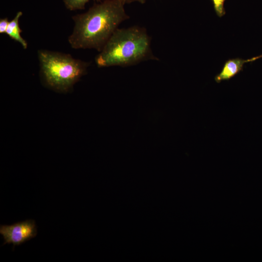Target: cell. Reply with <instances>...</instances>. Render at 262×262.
<instances>
[{
    "label": "cell",
    "instance_id": "1",
    "mask_svg": "<svg viewBox=\"0 0 262 262\" xmlns=\"http://www.w3.org/2000/svg\"><path fill=\"white\" fill-rule=\"evenodd\" d=\"M124 4L121 0H105L73 16L74 27L68 38L71 48L100 52L118 26L129 18Z\"/></svg>",
    "mask_w": 262,
    "mask_h": 262
},
{
    "label": "cell",
    "instance_id": "2",
    "mask_svg": "<svg viewBox=\"0 0 262 262\" xmlns=\"http://www.w3.org/2000/svg\"><path fill=\"white\" fill-rule=\"evenodd\" d=\"M158 59L152 52L146 30L135 26L117 28L95 57V62L98 67L127 66Z\"/></svg>",
    "mask_w": 262,
    "mask_h": 262
},
{
    "label": "cell",
    "instance_id": "3",
    "mask_svg": "<svg viewBox=\"0 0 262 262\" xmlns=\"http://www.w3.org/2000/svg\"><path fill=\"white\" fill-rule=\"evenodd\" d=\"M40 73L46 86L60 92H67L87 72L89 64L69 54L39 49Z\"/></svg>",
    "mask_w": 262,
    "mask_h": 262
},
{
    "label": "cell",
    "instance_id": "4",
    "mask_svg": "<svg viewBox=\"0 0 262 262\" xmlns=\"http://www.w3.org/2000/svg\"><path fill=\"white\" fill-rule=\"evenodd\" d=\"M37 227L32 219L17 222L11 225H0V234L3 238L1 246L12 244L19 246L35 237L37 234Z\"/></svg>",
    "mask_w": 262,
    "mask_h": 262
},
{
    "label": "cell",
    "instance_id": "5",
    "mask_svg": "<svg viewBox=\"0 0 262 262\" xmlns=\"http://www.w3.org/2000/svg\"><path fill=\"white\" fill-rule=\"evenodd\" d=\"M246 63L247 60L239 58L229 59L225 62L221 71L215 77V82L220 83L222 81L230 80L243 70Z\"/></svg>",
    "mask_w": 262,
    "mask_h": 262
},
{
    "label": "cell",
    "instance_id": "6",
    "mask_svg": "<svg viewBox=\"0 0 262 262\" xmlns=\"http://www.w3.org/2000/svg\"><path fill=\"white\" fill-rule=\"evenodd\" d=\"M22 15L21 11H19L16 14L14 18L9 21L5 33L12 39L20 44L24 49H26L28 44L20 34L22 30L19 26V19Z\"/></svg>",
    "mask_w": 262,
    "mask_h": 262
},
{
    "label": "cell",
    "instance_id": "7",
    "mask_svg": "<svg viewBox=\"0 0 262 262\" xmlns=\"http://www.w3.org/2000/svg\"><path fill=\"white\" fill-rule=\"evenodd\" d=\"M89 0H63L66 8L70 11L84 9L85 4ZM93 0L100 2V0Z\"/></svg>",
    "mask_w": 262,
    "mask_h": 262
},
{
    "label": "cell",
    "instance_id": "8",
    "mask_svg": "<svg viewBox=\"0 0 262 262\" xmlns=\"http://www.w3.org/2000/svg\"><path fill=\"white\" fill-rule=\"evenodd\" d=\"M226 0H212L214 10L219 17H221L226 14L224 4Z\"/></svg>",
    "mask_w": 262,
    "mask_h": 262
},
{
    "label": "cell",
    "instance_id": "9",
    "mask_svg": "<svg viewBox=\"0 0 262 262\" xmlns=\"http://www.w3.org/2000/svg\"><path fill=\"white\" fill-rule=\"evenodd\" d=\"M9 21L8 18L5 17L0 19V33H5Z\"/></svg>",
    "mask_w": 262,
    "mask_h": 262
},
{
    "label": "cell",
    "instance_id": "10",
    "mask_svg": "<svg viewBox=\"0 0 262 262\" xmlns=\"http://www.w3.org/2000/svg\"><path fill=\"white\" fill-rule=\"evenodd\" d=\"M124 4L129 3L134 1H138L142 4L144 3L146 0H121Z\"/></svg>",
    "mask_w": 262,
    "mask_h": 262
},
{
    "label": "cell",
    "instance_id": "11",
    "mask_svg": "<svg viewBox=\"0 0 262 262\" xmlns=\"http://www.w3.org/2000/svg\"><path fill=\"white\" fill-rule=\"evenodd\" d=\"M262 57V54L261 55H259V56H256V57H253L251 59H249L248 60V62H253L259 58H261Z\"/></svg>",
    "mask_w": 262,
    "mask_h": 262
}]
</instances>
